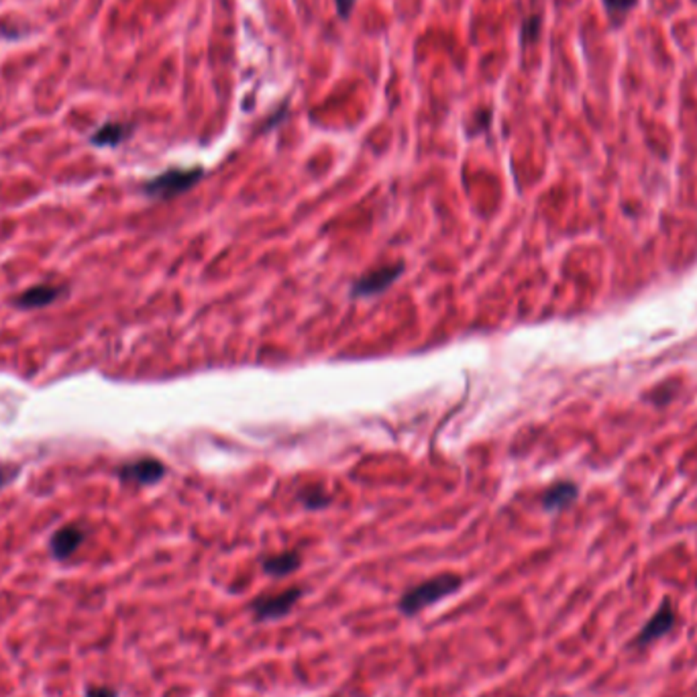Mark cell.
Masks as SVG:
<instances>
[{"label":"cell","instance_id":"cell-3","mask_svg":"<svg viewBox=\"0 0 697 697\" xmlns=\"http://www.w3.org/2000/svg\"><path fill=\"white\" fill-rule=\"evenodd\" d=\"M302 597V589L291 587L286 592L272 594V595H259L251 602V611L255 620L267 622V620H282L286 618L298 602Z\"/></svg>","mask_w":697,"mask_h":697},{"label":"cell","instance_id":"cell-11","mask_svg":"<svg viewBox=\"0 0 697 697\" xmlns=\"http://www.w3.org/2000/svg\"><path fill=\"white\" fill-rule=\"evenodd\" d=\"M133 131L131 125L125 123H106L90 137V144L96 147H117L129 137Z\"/></svg>","mask_w":697,"mask_h":697},{"label":"cell","instance_id":"cell-2","mask_svg":"<svg viewBox=\"0 0 697 697\" xmlns=\"http://www.w3.org/2000/svg\"><path fill=\"white\" fill-rule=\"evenodd\" d=\"M202 174H204L202 168H190V169L174 168L160 176H155L153 180H149L144 186V190L147 196L166 201V198H174L177 194H182V192L190 190L192 186H196V184L201 182Z\"/></svg>","mask_w":697,"mask_h":697},{"label":"cell","instance_id":"cell-13","mask_svg":"<svg viewBox=\"0 0 697 697\" xmlns=\"http://www.w3.org/2000/svg\"><path fill=\"white\" fill-rule=\"evenodd\" d=\"M635 4L636 0H603V6L610 15H626Z\"/></svg>","mask_w":697,"mask_h":697},{"label":"cell","instance_id":"cell-15","mask_svg":"<svg viewBox=\"0 0 697 697\" xmlns=\"http://www.w3.org/2000/svg\"><path fill=\"white\" fill-rule=\"evenodd\" d=\"M19 473H20V469H19V467L0 463V488L11 486V483L17 480V475H19Z\"/></svg>","mask_w":697,"mask_h":697},{"label":"cell","instance_id":"cell-12","mask_svg":"<svg viewBox=\"0 0 697 697\" xmlns=\"http://www.w3.org/2000/svg\"><path fill=\"white\" fill-rule=\"evenodd\" d=\"M302 502H304V506H306V508H310V510H320V508L329 506V504H331V496H329V494H324L323 489L312 488V489H308V492H304V494H302Z\"/></svg>","mask_w":697,"mask_h":697},{"label":"cell","instance_id":"cell-17","mask_svg":"<svg viewBox=\"0 0 697 697\" xmlns=\"http://www.w3.org/2000/svg\"><path fill=\"white\" fill-rule=\"evenodd\" d=\"M86 697H117V692H112L109 687H90Z\"/></svg>","mask_w":697,"mask_h":697},{"label":"cell","instance_id":"cell-10","mask_svg":"<svg viewBox=\"0 0 697 697\" xmlns=\"http://www.w3.org/2000/svg\"><path fill=\"white\" fill-rule=\"evenodd\" d=\"M300 563H302L300 554L294 553V551H288V553L272 554V557L263 559L261 567H263V571H266L267 575H272V578H286V575L294 573L296 569L300 567Z\"/></svg>","mask_w":697,"mask_h":697},{"label":"cell","instance_id":"cell-9","mask_svg":"<svg viewBox=\"0 0 697 697\" xmlns=\"http://www.w3.org/2000/svg\"><path fill=\"white\" fill-rule=\"evenodd\" d=\"M578 486L571 481H561L554 483L553 488H549L543 496V506L549 512H557L567 508L569 504H573L578 500Z\"/></svg>","mask_w":697,"mask_h":697},{"label":"cell","instance_id":"cell-14","mask_svg":"<svg viewBox=\"0 0 697 697\" xmlns=\"http://www.w3.org/2000/svg\"><path fill=\"white\" fill-rule=\"evenodd\" d=\"M538 29H540V19L538 17H532V19H526L524 25H522V44H532L538 37Z\"/></svg>","mask_w":697,"mask_h":697},{"label":"cell","instance_id":"cell-16","mask_svg":"<svg viewBox=\"0 0 697 697\" xmlns=\"http://www.w3.org/2000/svg\"><path fill=\"white\" fill-rule=\"evenodd\" d=\"M359 0H334V6H337V15L339 19L347 20L348 17L353 15L355 11V4H357Z\"/></svg>","mask_w":697,"mask_h":697},{"label":"cell","instance_id":"cell-8","mask_svg":"<svg viewBox=\"0 0 697 697\" xmlns=\"http://www.w3.org/2000/svg\"><path fill=\"white\" fill-rule=\"evenodd\" d=\"M673 620H675V614L668 603H663V608H660L657 614H654L649 622H646V626L643 630H640V636H638V644H649L652 643V640H657L659 636L667 635V630L673 626Z\"/></svg>","mask_w":697,"mask_h":697},{"label":"cell","instance_id":"cell-1","mask_svg":"<svg viewBox=\"0 0 697 697\" xmlns=\"http://www.w3.org/2000/svg\"><path fill=\"white\" fill-rule=\"evenodd\" d=\"M461 587H463V579H461L459 575L455 573L437 575V578H430L422 583H418L414 587H410L408 592L400 597L398 608H400L404 616H414L424 608L432 606V603L457 594Z\"/></svg>","mask_w":697,"mask_h":697},{"label":"cell","instance_id":"cell-4","mask_svg":"<svg viewBox=\"0 0 697 697\" xmlns=\"http://www.w3.org/2000/svg\"><path fill=\"white\" fill-rule=\"evenodd\" d=\"M402 272H404L402 263H392V266H383V267L373 269V272H369L367 275L359 277V280L355 282L353 294L355 296H375V294H380V291L388 290L390 286H392V283L398 280V277L402 275Z\"/></svg>","mask_w":697,"mask_h":697},{"label":"cell","instance_id":"cell-5","mask_svg":"<svg viewBox=\"0 0 697 697\" xmlns=\"http://www.w3.org/2000/svg\"><path fill=\"white\" fill-rule=\"evenodd\" d=\"M163 475H166V467L158 459H141L120 469V480L139 483V486L158 483Z\"/></svg>","mask_w":697,"mask_h":697},{"label":"cell","instance_id":"cell-7","mask_svg":"<svg viewBox=\"0 0 697 697\" xmlns=\"http://www.w3.org/2000/svg\"><path fill=\"white\" fill-rule=\"evenodd\" d=\"M82 543H84V530L76 524H68L53 532L52 540H49V549H52V554L55 559H68L72 557Z\"/></svg>","mask_w":697,"mask_h":697},{"label":"cell","instance_id":"cell-6","mask_svg":"<svg viewBox=\"0 0 697 697\" xmlns=\"http://www.w3.org/2000/svg\"><path fill=\"white\" fill-rule=\"evenodd\" d=\"M62 294H66V290L60 286H52V283H39V286H33L29 290H25L23 294H19L15 298V304L23 310H37V308H45V306L53 304Z\"/></svg>","mask_w":697,"mask_h":697}]
</instances>
